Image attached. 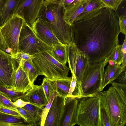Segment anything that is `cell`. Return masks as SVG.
<instances>
[{
	"mask_svg": "<svg viewBox=\"0 0 126 126\" xmlns=\"http://www.w3.org/2000/svg\"><path fill=\"white\" fill-rule=\"evenodd\" d=\"M44 0H20L14 15L22 18L31 27L39 17Z\"/></svg>",
	"mask_w": 126,
	"mask_h": 126,
	"instance_id": "cell-11",
	"label": "cell"
},
{
	"mask_svg": "<svg viewBox=\"0 0 126 126\" xmlns=\"http://www.w3.org/2000/svg\"><path fill=\"white\" fill-rule=\"evenodd\" d=\"M52 46L40 39L34 32L32 28L24 22L19 35L18 51L33 55L38 53L51 51Z\"/></svg>",
	"mask_w": 126,
	"mask_h": 126,
	"instance_id": "cell-8",
	"label": "cell"
},
{
	"mask_svg": "<svg viewBox=\"0 0 126 126\" xmlns=\"http://www.w3.org/2000/svg\"><path fill=\"white\" fill-rule=\"evenodd\" d=\"M0 48L5 52L9 53L8 47L1 33L0 28Z\"/></svg>",
	"mask_w": 126,
	"mask_h": 126,
	"instance_id": "cell-39",
	"label": "cell"
},
{
	"mask_svg": "<svg viewBox=\"0 0 126 126\" xmlns=\"http://www.w3.org/2000/svg\"><path fill=\"white\" fill-rule=\"evenodd\" d=\"M118 23L120 32L126 35V15H121L118 17Z\"/></svg>",
	"mask_w": 126,
	"mask_h": 126,
	"instance_id": "cell-36",
	"label": "cell"
},
{
	"mask_svg": "<svg viewBox=\"0 0 126 126\" xmlns=\"http://www.w3.org/2000/svg\"><path fill=\"white\" fill-rule=\"evenodd\" d=\"M105 5L106 7L114 11L117 10L122 2L124 0H100Z\"/></svg>",
	"mask_w": 126,
	"mask_h": 126,
	"instance_id": "cell-33",
	"label": "cell"
},
{
	"mask_svg": "<svg viewBox=\"0 0 126 126\" xmlns=\"http://www.w3.org/2000/svg\"><path fill=\"white\" fill-rule=\"evenodd\" d=\"M21 61L23 69L27 75L31 84H34L39 75L32 60L29 61L21 60Z\"/></svg>",
	"mask_w": 126,
	"mask_h": 126,
	"instance_id": "cell-24",
	"label": "cell"
},
{
	"mask_svg": "<svg viewBox=\"0 0 126 126\" xmlns=\"http://www.w3.org/2000/svg\"><path fill=\"white\" fill-rule=\"evenodd\" d=\"M90 0H84L72 4L64 9V17L66 23L70 26L76 18L84 11Z\"/></svg>",
	"mask_w": 126,
	"mask_h": 126,
	"instance_id": "cell-18",
	"label": "cell"
},
{
	"mask_svg": "<svg viewBox=\"0 0 126 126\" xmlns=\"http://www.w3.org/2000/svg\"><path fill=\"white\" fill-rule=\"evenodd\" d=\"M106 7L100 0H90L83 12L76 18L75 21L88 19L99 13L104 8Z\"/></svg>",
	"mask_w": 126,
	"mask_h": 126,
	"instance_id": "cell-19",
	"label": "cell"
},
{
	"mask_svg": "<svg viewBox=\"0 0 126 126\" xmlns=\"http://www.w3.org/2000/svg\"><path fill=\"white\" fill-rule=\"evenodd\" d=\"M25 21L21 17L14 15L1 27H0L2 35L12 56L18 51V44L21 30Z\"/></svg>",
	"mask_w": 126,
	"mask_h": 126,
	"instance_id": "cell-9",
	"label": "cell"
},
{
	"mask_svg": "<svg viewBox=\"0 0 126 126\" xmlns=\"http://www.w3.org/2000/svg\"><path fill=\"white\" fill-rule=\"evenodd\" d=\"M121 51L122 56V62L121 66L124 68H125L126 65V37L125 35V38L123 43L122 45Z\"/></svg>",
	"mask_w": 126,
	"mask_h": 126,
	"instance_id": "cell-37",
	"label": "cell"
},
{
	"mask_svg": "<svg viewBox=\"0 0 126 126\" xmlns=\"http://www.w3.org/2000/svg\"><path fill=\"white\" fill-rule=\"evenodd\" d=\"M111 85L101 94L111 126H126V84L114 82Z\"/></svg>",
	"mask_w": 126,
	"mask_h": 126,
	"instance_id": "cell-2",
	"label": "cell"
},
{
	"mask_svg": "<svg viewBox=\"0 0 126 126\" xmlns=\"http://www.w3.org/2000/svg\"><path fill=\"white\" fill-rule=\"evenodd\" d=\"M37 36L47 45L52 46L53 44L61 43L54 33L49 24L38 17L32 27Z\"/></svg>",
	"mask_w": 126,
	"mask_h": 126,
	"instance_id": "cell-12",
	"label": "cell"
},
{
	"mask_svg": "<svg viewBox=\"0 0 126 126\" xmlns=\"http://www.w3.org/2000/svg\"><path fill=\"white\" fill-rule=\"evenodd\" d=\"M31 126L21 117L9 115L0 112V126Z\"/></svg>",
	"mask_w": 126,
	"mask_h": 126,
	"instance_id": "cell-22",
	"label": "cell"
},
{
	"mask_svg": "<svg viewBox=\"0 0 126 126\" xmlns=\"http://www.w3.org/2000/svg\"><path fill=\"white\" fill-rule=\"evenodd\" d=\"M101 93L79 99L77 124L81 126H102L100 111Z\"/></svg>",
	"mask_w": 126,
	"mask_h": 126,
	"instance_id": "cell-4",
	"label": "cell"
},
{
	"mask_svg": "<svg viewBox=\"0 0 126 126\" xmlns=\"http://www.w3.org/2000/svg\"><path fill=\"white\" fill-rule=\"evenodd\" d=\"M43 107L29 103L22 108L27 111L32 117L37 126H40L41 116L44 109Z\"/></svg>",
	"mask_w": 126,
	"mask_h": 126,
	"instance_id": "cell-25",
	"label": "cell"
},
{
	"mask_svg": "<svg viewBox=\"0 0 126 126\" xmlns=\"http://www.w3.org/2000/svg\"><path fill=\"white\" fill-rule=\"evenodd\" d=\"M78 99H73L65 104L60 126H73L76 123Z\"/></svg>",
	"mask_w": 126,
	"mask_h": 126,
	"instance_id": "cell-16",
	"label": "cell"
},
{
	"mask_svg": "<svg viewBox=\"0 0 126 126\" xmlns=\"http://www.w3.org/2000/svg\"><path fill=\"white\" fill-rule=\"evenodd\" d=\"M21 98L30 103L41 107L45 106L48 102L41 85L33 84L32 88L25 93Z\"/></svg>",
	"mask_w": 126,
	"mask_h": 126,
	"instance_id": "cell-15",
	"label": "cell"
},
{
	"mask_svg": "<svg viewBox=\"0 0 126 126\" xmlns=\"http://www.w3.org/2000/svg\"><path fill=\"white\" fill-rule=\"evenodd\" d=\"M20 61L0 48V86L11 90L12 78Z\"/></svg>",
	"mask_w": 126,
	"mask_h": 126,
	"instance_id": "cell-10",
	"label": "cell"
},
{
	"mask_svg": "<svg viewBox=\"0 0 126 126\" xmlns=\"http://www.w3.org/2000/svg\"><path fill=\"white\" fill-rule=\"evenodd\" d=\"M126 68H123L118 64L111 65L109 64L104 73L102 91L106 85L116 79L120 74Z\"/></svg>",
	"mask_w": 126,
	"mask_h": 126,
	"instance_id": "cell-21",
	"label": "cell"
},
{
	"mask_svg": "<svg viewBox=\"0 0 126 126\" xmlns=\"http://www.w3.org/2000/svg\"><path fill=\"white\" fill-rule=\"evenodd\" d=\"M0 92L9 98L11 100L14 101L19 98H21L25 94L16 92L12 90L1 86H0Z\"/></svg>",
	"mask_w": 126,
	"mask_h": 126,
	"instance_id": "cell-29",
	"label": "cell"
},
{
	"mask_svg": "<svg viewBox=\"0 0 126 126\" xmlns=\"http://www.w3.org/2000/svg\"><path fill=\"white\" fill-rule=\"evenodd\" d=\"M65 98L57 96L54 98L44 126H60L64 106Z\"/></svg>",
	"mask_w": 126,
	"mask_h": 126,
	"instance_id": "cell-13",
	"label": "cell"
},
{
	"mask_svg": "<svg viewBox=\"0 0 126 126\" xmlns=\"http://www.w3.org/2000/svg\"><path fill=\"white\" fill-rule=\"evenodd\" d=\"M67 62L72 74L75 76L79 90V98L81 93V84L86 71L90 65L89 60L72 42L66 45Z\"/></svg>",
	"mask_w": 126,
	"mask_h": 126,
	"instance_id": "cell-7",
	"label": "cell"
},
{
	"mask_svg": "<svg viewBox=\"0 0 126 126\" xmlns=\"http://www.w3.org/2000/svg\"><path fill=\"white\" fill-rule=\"evenodd\" d=\"M122 45H118L115 47L104 60L108 63L109 61H112L116 64L120 65L122 62Z\"/></svg>",
	"mask_w": 126,
	"mask_h": 126,
	"instance_id": "cell-26",
	"label": "cell"
},
{
	"mask_svg": "<svg viewBox=\"0 0 126 126\" xmlns=\"http://www.w3.org/2000/svg\"><path fill=\"white\" fill-rule=\"evenodd\" d=\"M41 85L43 88L47 101L48 102L51 95L54 92L52 87L49 79L45 77L43 79Z\"/></svg>",
	"mask_w": 126,
	"mask_h": 126,
	"instance_id": "cell-31",
	"label": "cell"
},
{
	"mask_svg": "<svg viewBox=\"0 0 126 126\" xmlns=\"http://www.w3.org/2000/svg\"><path fill=\"white\" fill-rule=\"evenodd\" d=\"M32 59L39 75H43L50 79L68 78L70 69L66 64L57 61L47 52H42L33 55Z\"/></svg>",
	"mask_w": 126,
	"mask_h": 126,
	"instance_id": "cell-5",
	"label": "cell"
},
{
	"mask_svg": "<svg viewBox=\"0 0 126 126\" xmlns=\"http://www.w3.org/2000/svg\"><path fill=\"white\" fill-rule=\"evenodd\" d=\"M71 27L72 41L87 57L90 65L104 62L119 45L118 18L108 8L91 18L74 21Z\"/></svg>",
	"mask_w": 126,
	"mask_h": 126,
	"instance_id": "cell-1",
	"label": "cell"
},
{
	"mask_svg": "<svg viewBox=\"0 0 126 126\" xmlns=\"http://www.w3.org/2000/svg\"><path fill=\"white\" fill-rule=\"evenodd\" d=\"M64 9L61 5L44 2L38 17L48 23L60 42L67 45L72 41L71 26L65 20Z\"/></svg>",
	"mask_w": 126,
	"mask_h": 126,
	"instance_id": "cell-3",
	"label": "cell"
},
{
	"mask_svg": "<svg viewBox=\"0 0 126 126\" xmlns=\"http://www.w3.org/2000/svg\"><path fill=\"white\" fill-rule=\"evenodd\" d=\"M108 63L104 60L98 64L90 65L81 81L79 99L91 96L102 91L104 68Z\"/></svg>",
	"mask_w": 126,
	"mask_h": 126,
	"instance_id": "cell-6",
	"label": "cell"
},
{
	"mask_svg": "<svg viewBox=\"0 0 126 126\" xmlns=\"http://www.w3.org/2000/svg\"><path fill=\"white\" fill-rule=\"evenodd\" d=\"M57 96H59L58 93L56 91H54L51 95L50 99L47 104L44 108L43 112L41 116V126H44L46 119L52 103L54 98Z\"/></svg>",
	"mask_w": 126,
	"mask_h": 126,
	"instance_id": "cell-28",
	"label": "cell"
},
{
	"mask_svg": "<svg viewBox=\"0 0 126 126\" xmlns=\"http://www.w3.org/2000/svg\"><path fill=\"white\" fill-rule=\"evenodd\" d=\"M12 56L20 61L21 60L26 61L32 60L34 57L33 55H31L20 51H18L16 54Z\"/></svg>",
	"mask_w": 126,
	"mask_h": 126,
	"instance_id": "cell-35",
	"label": "cell"
},
{
	"mask_svg": "<svg viewBox=\"0 0 126 126\" xmlns=\"http://www.w3.org/2000/svg\"><path fill=\"white\" fill-rule=\"evenodd\" d=\"M84 0H45L48 3L57 4L63 6L64 9L70 5Z\"/></svg>",
	"mask_w": 126,
	"mask_h": 126,
	"instance_id": "cell-32",
	"label": "cell"
},
{
	"mask_svg": "<svg viewBox=\"0 0 126 126\" xmlns=\"http://www.w3.org/2000/svg\"><path fill=\"white\" fill-rule=\"evenodd\" d=\"M116 79L120 83L126 84V70L122 71Z\"/></svg>",
	"mask_w": 126,
	"mask_h": 126,
	"instance_id": "cell-40",
	"label": "cell"
},
{
	"mask_svg": "<svg viewBox=\"0 0 126 126\" xmlns=\"http://www.w3.org/2000/svg\"><path fill=\"white\" fill-rule=\"evenodd\" d=\"M13 104L17 107H19L22 108L26 104L30 103L29 102L25 101L21 98H19L14 102Z\"/></svg>",
	"mask_w": 126,
	"mask_h": 126,
	"instance_id": "cell-41",
	"label": "cell"
},
{
	"mask_svg": "<svg viewBox=\"0 0 126 126\" xmlns=\"http://www.w3.org/2000/svg\"><path fill=\"white\" fill-rule=\"evenodd\" d=\"M72 79V77L65 79H48L54 91L65 99L68 94Z\"/></svg>",
	"mask_w": 126,
	"mask_h": 126,
	"instance_id": "cell-20",
	"label": "cell"
},
{
	"mask_svg": "<svg viewBox=\"0 0 126 126\" xmlns=\"http://www.w3.org/2000/svg\"><path fill=\"white\" fill-rule=\"evenodd\" d=\"M0 112L13 116L21 117L23 118L22 115L18 112L2 107L0 106Z\"/></svg>",
	"mask_w": 126,
	"mask_h": 126,
	"instance_id": "cell-38",
	"label": "cell"
},
{
	"mask_svg": "<svg viewBox=\"0 0 126 126\" xmlns=\"http://www.w3.org/2000/svg\"><path fill=\"white\" fill-rule=\"evenodd\" d=\"M0 106L18 112L17 107L13 103L11 100L0 92Z\"/></svg>",
	"mask_w": 126,
	"mask_h": 126,
	"instance_id": "cell-30",
	"label": "cell"
},
{
	"mask_svg": "<svg viewBox=\"0 0 126 126\" xmlns=\"http://www.w3.org/2000/svg\"><path fill=\"white\" fill-rule=\"evenodd\" d=\"M66 45L62 44L53 45L51 51L48 53L59 62L66 64L67 62Z\"/></svg>",
	"mask_w": 126,
	"mask_h": 126,
	"instance_id": "cell-23",
	"label": "cell"
},
{
	"mask_svg": "<svg viewBox=\"0 0 126 126\" xmlns=\"http://www.w3.org/2000/svg\"><path fill=\"white\" fill-rule=\"evenodd\" d=\"M17 109L18 112L22 115L23 118L31 126H37L33 118L27 111L22 108L19 107H17Z\"/></svg>",
	"mask_w": 126,
	"mask_h": 126,
	"instance_id": "cell-34",
	"label": "cell"
},
{
	"mask_svg": "<svg viewBox=\"0 0 126 126\" xmlns=\"http://www.w3.org/2000/svg\"><path fill=\"white\" fill-rule=\"evenodd\" d=\"M20 0H0V27L14 15Z\"/></svg>",
	"mask_w": 126,
	"mask_h": 126,
	"instance_id": "cell-17",
	"label": "cell"
},
{
	"mask_svg": "<svg viewBox=\"0 0 126 126\" xmlns=\"http://www.w3.org/2000/svg\"><path fill=\"white\" fill-rule=\"evenodd\" d=\"M101 95L100 111L102 126H111L110 119L107 107Z\"/></svg>",
	"mask_w": 126,
	"mask_h": 126,
	"instance_id": "cell-27",
	"label": "cell"
},
{
	"mask_svg": "<svg viewBox=\"0 0 126 126\" xmlns=\"http://www.w3.org/2000/svg\"><path fill=\"white\" fill-rule=\"evenodd\" d=\"M32 85L23 69L21 60L18 68L12 77L11 90L25 94L32 88Z\"/></svg>",
	"mask_w": 126,
	"mask_h": 126,
	"instance_id": "cell-14",
	"label": "cell"
}]
</instances>
